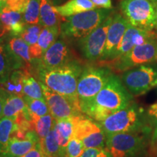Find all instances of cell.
Segmentation results:
<instances>
[{"label":"cell","instance_id":"cell-1","mask_svg":"<svg viewBox=\"0 0 157 157\" xmlns=\"http://www.w3.org/2000/svg\"><path fill=\"white\" fill-rule=\"evenodd\" d=\"M133 102V95L124 87L121 78L113 73L103 89L93 99L80 103V108L84 115L101 122Z\"/></svg>","mask_w":157,"mask_h":157},{"label":"cell","instance_id":"cell-2","mask_svg":"<svg viewBox=\"0 0 157 157\" xmlns=\"http://www.w3.org/2000/svg\"><path fill=\"white\" fill-rule=\"evenodd\" d=\"M83 68L78 60H73L58 68L51 69L36 68L35 70L39 82L80 107L77 84Z\"/></svg>","mask_w":157,"mask_h":157},{"label":"cell","instance_id":"cell-3","mask_svg":"<svg viewBox=\"0 0 157 157\" xmlns=\"http://www.w3.org/2000/svg\"><path fill=\"white\" fill-rule=\"evenodd\" d=\"M153 129L106 135L105 148L111 157H148Z\"/></svg>","mask_w":157,"mask_h":157},{"label":"cell","instance_id":"cell-4","mask_svg":"<svg viewBox=\"0 0 157 157\" xmlns=\"http://www.w3.org/2000/svg\"><path fill=\"white\" fill-rule=\"evenodd\" d=\"M99 123L106 135L138 132L151 128L147 121L146 110L135 101Z\"/></svg>","mask_w":157,"mask_h":157},{"label":"cell","instance_id":"cell-5","mask_svg":"<svg viewBox=\"0 0 157 157\" xmlns=\"http://www.w3.org/2000/svg\"><path fill=\"white\" fill-rule=\"evenodd\" d=\"M113 13V9L96 8L66 17V21L60 23V34L66 38L81 39L97 29Z\"/></svg>","mask_w":157,"mask_h":157},{"label":"cell","instance_id":"cell-6","mask_svg":"<svg viewBox=\"0 0 157 157\" xmlns=\"http://www.w3.org/2000/svg\"><path fill=\"white\" fill-rule=\"evenodd\" d=\"M116 72H124L131 68L142 65L157 63V34L144 44L135 47L124 56L110 60L102 62Z\"/></svg>","mask_w":157,"mask_h":157},{"label":"cell","instance_id":"cell-7","mask_svg":"<svg viewBox=\"0 0 157 157\" xmlns=\"http://www.w3.org/2000/svg\"><path fill=\"white\" fill-rule=\"evenodd\" d=\"M112 74V70L103 64L84 68L77 84L79 103L93 99L103 89Z\"/></svg>","mask_w":157,"mask_h":157},{"label":"cell","instance_id":"cell-8","mask_svg":"<svg viewBox=\"0 0 157 157\" xmlns=\"http://www.w3.org/2000/svg\"><path fill=\"white\" fill-rule=\"evenodd\" d=\"M119 5L122 15L133 26L145 31L155 29L156 6L151 1L122 0Z\"/></svg>","mask_w":157,"mask_h":157},{"label":"cell","instance_id":"cell-9","mask_svg":"<svg viewBox=\"0 0 157 157\" xmlns=\"http://www.w3.org/2000/svg\"><path fill=\"white\" fill-rule=\"evenodd\" d=\"M121 80L133 96L146 93L157 85V64L142 65L123 72Z\"/></svg>","mask_w":157,"mask_h":157},{"label":"cell","instance_id":"cell-10","mask_svg":"<svg viewBox=\"0 0 157 157\" xmlns=\"http://www.w3.org/2000/svg\"><path fill=\"white\" fill-rule=\"evenodd\" d=\"M74 137L82 141L85 149L105 146L106 135L101 124L84 113L76 117Z\"/></svg>","mask_w":157,"mask_h":157},{"label":"cell","instance_id":"cell-11","mask_svg":"<svg viewBox=\"0 0 157 157\" xmlns=\"http://www.w3.org/2000/svg\"><path fill=\"white\" fill-rule=\"evenodd\" d=\"M113 13L103 21L97 29L78 41V47L84 58L90 61L100 60L103 55L109 29L112 22Z\"/></svg>","mask_w":157,"mask_h":157},{"label":"cell","instance_id":"cell-12","mask_svg":"<svg viewBox=\"0 0 157 157\" xmlns=\"http://www.w3.org/2000/svg\"><path fill=\"white\" fill-rule=\"evenodd\" d=\"M42 87L45 101L53 119H62L82 114L81 108L76 105L69 100L39 82Z\"/></svg>","mask_w":157,"mask_h":157},{"label":"cell","instance_id":"cell-13","mask_svg":"<svg viewBox=\"0 0 157 157\" xmlns=\"http://www.w3.org/2000/svg\"><path fill=\"white\" fill-rule=\"evenodd\" d=\"M128 24V21L122 15L113 13L112 22L108 31L105 48L100 59L101 62L110 61L115 59Z\"/></svg>","mask_w":157,"mask_h":157},{"label":"cell","instance_id":"cell-14","mask_svg":"<svg viewBox=\"0 0 157 157\" xmlns=\"http://www.w3.org/2000/svg\"><path fill=\"white\" fill-rule=\"evenodd\" d=\"M73 60L70 48L63 39L57 40L46 52L42 58L35 62L34 69L44 68L51 69L60 67Z\"/></svg>","mask_w":157,"mask_h":157},{"label":"cell","instance_id":"cell-15","mask_svg":"<svg viewBox=\"0 0 157 157\" xmlns=\"http://www.w3.org/2000/svg\"><path fill=\"white\" fill-rule=\"evenodd\" d=\"M156 36V31H154V30H142V29H137L129 23L123 36L120 47L116 55L115 59L124 56L128 53L129 51L132 50L135 47L144 44L149 39Z\"/></svg>","mask_w":157,"mask_h":157},{"label":"cell","instance_id":"cell-16","mask_svg":"<svg viewBox=\"0 0 157 157\" xmlns=\"http://www.w3.org/2000/svg\"><path fill=\"white\" fill-rule=\"evenodd\" d=\"M40 141L35 131H29L24 138L11 135L7 146L6 157H21L28 153Z\"/></svg>","mask_w":157,"mask_h":157},{"label":"cell","instance_id":"cell-17","mask_svg":"<svg viewBox=\"0 0 157 157\" xmlns=\"http://www.w3.org/2000/svg\"><path fill=\"white\" fill-rule=\"evenodd\" d=\"M0 20L3 25V35L9 33L13 37L20 36L26 25L23 13L13 10L7 6L0 13Z\"/></svg>","mask_w":157,"mask_h":157},{"label":"cell","instance_id":"cell-18","mask_svg":"<svg viewBox=\"0 0 157 157\" xmlns=\"http://www.w3.org/2000/svg\"><path fill=\"white\" fill-rule=\"evenodd\" d=\"M75 123L76 117L58 120L54 119L53 129L58 139L59 146L63 153V156L68 143L74 137Z\"/></svg>","mask_w":157,"mask_h":157},{"label":"cell","instance_id":"cell-19","mask_svg":"<svg viewBox=\"0 0 157 157\" xmlns=\"http://www.w3.org/2000/svg\"><path fill=\"white\" fill-rule=\"evenodd\" d=\"M59 34L60 31L49 28L42 29L37 44L30 48L31 56L34 63L42 58L43 54L56 42Z\"/></svg>","mask_w":157,"mask_h":157},{"label":"cell","instance_id":"cell-20","mask_svg":"<svg viewBox=\"0 0 157 157\" xmlns=\"http://www.w3.org/2000/svg\"><path fill=\"white\" fill-rule=\"evenodd\" d=\"M54 8L59 15L66 18L98 7L91 0H68L61 5L54 6Z\"/></svg>","mask_w":157,"mask_h":157},{"label":"cell","instance_id":"cell-21","mask_svg":"<svg viewBox=\"0 0 157 157\" xmlns=\"http://www.w3.org/2000/svg\"><path fill=\"white\" fill-rule=\"evenodd\" d=\"M39 25L42 28L52 29L60 30V18L58 13L56 11L48 0H41L40 15H39Z\"/></svg>","mask_w":157,"mask_h":157},{"label":"cell","instance_id":"cell-22","mask_svg":"<svg viewBox=\"0 0 157 157\" xmlns=\"http://www.w3.org/2000/svg\"><path fill=\"white\" fill-rule=\"evenodd\" d=\"M16 127L15 119L6 117L0 119V157H6L9 140Z\"/></svg>","mask_w":157,"mask_h":157},{"label":"cell","instance_id":"cell-23","mask_svg":"<svg viewBox=\"0 0 157 157\" xmlns=\"http://www.w3.org/2000/svg\"><path fill=\"white\" fill-rule=\"evenodd\" d=\"M26 109L27 105L23 97L10 94L4 106L2 117L16 119V118Z\"/></svg>","mask_w":157,"mask_h":157},{"label":"cell","instance_id":"cell-24","mask_svg":"<svg viewBox=\"0 0 157 157\" xmlns=\"http://www.w3.org/2000/svg\"><path fill=\"white\" fill-rule=\"evenodd\" d=\"M34 129L40 140L44 138L52 129L54 119L50 113L39 117L29 111Z\"/></svg>","mask_w":157,"mask_h":157},{"label":"cell","instance_id":"cell-25","mask_svg":"<svg viewBox=\"0 0 157 157\" xmlns=\"http://www.w3.org/2000/svg\"><path fill=\"white\" fill-rule=\"evenodd\" d=\"M23 84V95L34 99L45 101L40 84L31 76L30 71L27 69H24Z\"/></svg>","mask_w":157,"mask_h":157},{"label":"cell","instance_id":"cell-26","mask_svg":"<svg viewBox=\"0 0 157 157\" xmlns=\"http://www.w3.org/2000/svg\"><path fill=\"white\" fill-rule=\"evenodd\" d=\"M40 143L43 152L47 157H63V153L59 146L53 127L48 135L40 140Z\"/></svg>","mask_w":157,"mask_h":157},{"label":"cell","instance_id":"cell-27","mask_svg":"<svg viewBox=\"0 0 157 157\" xmlns=\"http://www.w3.org/2000/svg\"><path fill=\"white\" fill-rule=\"evenodd\" d=\"M13 61L5 44H0V84H5L14 71Z\"/></svg>","mask_w":157,"mask_h":157},{"label":"cell","instance_id":"cell-28","mask_svg":"<svg viewBox=\"0 0 157 157\" xmlns=\"http://www.w3.org/2000/svg\"><path fill=\"white\" fill-rule=\"evenodd\" d=\"M24 69L15 70L10 76L9 80L5 84V90L10 94L17 95L23 97V78Z\"/></svg>","mask_w":157,"mask_h":157},{"label":"cell","instance_id":"cell-29","mask_svg":"<svg viewBox=\"0 0 157 157\" xmlns=\"http://www.w3.org/2000/svg\"><path fill=\"white\" fill-rule=\"evenodd\" d=\"M41 0H29L23 13L25 25H38L40 15Z\"/></svg>","mask_w":157,"mask_h":157},{"label":"cell","instance_id":"cell-30","mask_svg":"<svg viewBox=\"0 0 157 157\" xmlns=\"http://www.w3.org/2000/svg\"><path fill=\"white\" fill-rule=\"evenodd\" d=\"M23 98L30 112L39 116V117L50 113V109H49L48 104L45 101L34 99V98H29L26 95L23 96Z\"/></svg>","mask_w":157,"mask_h":157},{"label":"cell","instance_id":"cell-31","mask_svg":"<svg viewBox=\"0 0 157 157\" xmlns=\"http://www.w3.org/2000/svg\"><path fill=\"white\" fill-rule=\"evenodd\" d=\"M42 28L39 25H26L24 31L19 37H21L30 48H32L37 44Z\"/></svg>","mask_w":157,"mask_h":157},{"label":"cell","instance_id":"cell-32","mask_svg":"<svg viewBox=\"0 0 157 157\" xmlns=\"http://www.w3.org/2000/svg\"><path fill=\"white\" fill-rule=\"evenodd\" d=\"M85 148L80 140L73 137L68 143L63 157H81Z\"/></svg>","mask_w":157,"mask_h":157},{"label":"cell","instance_id":"cell-33","mask_svg":"<svg viewBox=\"0 0 157 157\" xmlns=\"http://www.w3.org/2000/svg\"><path fill=\"white\" fill-rule=\"evenodd\" d=\"M146 119L148 123L151 128L154 129L157 127V102L151 105L146 110Z\"/></svg>","mask_w":157,"mask_h":157},{"label":"cell","instance_id":"cell-34","mask_svg":"<svg viewBox=\"0 0 157 157\" xmlns=\"http://www.w3.org/2000/svg\"><path fill=\"white\" fill-rule=\"evenodd\" d=\"M81 157H111L105 148H92L85 149Z\"/></svg>","mask_w":157,"mask_h":157},{"label":"cell","instance_id":"cell-35","mask_svg":"<svg viewBox=\"0 0 157 157\" xmlns=\"http://www.w3.org/2000/svg\"><path fill=\"white\" fill-rule=\"evenodd\" d=\"M29 0H6L7 2V7L13 10L24 13L25 7Z\"/></svg>","mask_w":157,"mask_h":157},{"label":"cell","instance_id":"cell-36","mask_svg":"<svg viewBox=\"0 0 157 157\" xmlns=\"http://www.w3.org/2000/svg\"><path fill=\"white\" fill-rule=\"evenodd\" d=\"M44 152H43L40 141H39V143H36V146H35L34 148L21 157H44Z\"/></svg>","mask_w":157,"mask_h":157},{"label":"cell","instance_id":"cell-37","mask_svg":"<svg viewBox=\"0 0 157 157\" xmlns=\"http://www.w3.org/2000/svg\"><path fill=\"white\" fill-rule=\"evenodd\" d=\"M150 151L151 155L157 154V127L153 129L151 135Z\"/></svg>","mask_w":157,"mask_h":157},{"label":"cell","instance_id":"cell-38","mask_svg":"<svg viewBox=\"0 0 157 157\" xmlns=\"http://www.w3.org/2000/svg\"><path fill=\"white\" fill-rule=\"evenodd\" d=\"M9 95L10 93L4 88H0V119L2 118L4 106Z\"/></svg>","mask_w":157,"mask_h":157},{"label":"cell","instance_id":"cell-39","mask_svg":"<svg viewBox=\"0 0 157 157\" xmlns=\"http://www.w3.org/2000/svg\"><path fill=\"white\" fill-rule=\"evenodd\" d=\"M98 8L112 9L111 0H91Z\"/></svg>","mask_w":157,"mask_h":157},{"label":"cell","instance_id":"cell-40","mask_svg":"<svg viewBox=\"0 0 157 157\" xmlns=\"http://www.w3.org/2000/svg\"><path fill=\"white\" fill-rule=\"evenodd\" d=\"M52 6H59L63 5V3L64 2H66V0H48Z\"/></svg>","mask_w":157,"mask_h":157},{"label":"cell","instance_id":"cell-41","mask_svg":"<svg viewBox=\"0 0 157 157\" xmlns=\"http://www.w3.org/2000/svg\"><path fill=\"white\" fill-rule=\"evenodd\" d=\"M7 6V2L6 0H0V13L2 11V10Z\"/></svg>","mask_w":157,"mask_h":157},{"label":"cell","instance_id":"cell-42","mask_svg":"<svg viewBox=\"0 0 157 157\" xmlns=\"http://www.w3.org/2000/svg\"><path fill=\"white\" fill-rule=\"evenodd\" d=\"M3 36V25L2 23L1 20H0V36Z\"/></svg>","mask_w":157,"mask_h":157},{"label":"cell","instance_id":"cell-43","mask_svg":"<svg viewBox=\"0 0 157 157\" xmlns=\"http://www.w3.org/2000/svg\"><path fill=\"white\" fill-rule=\"evenodd\" d=\"M155 29H157V6L156 7V15H155Z\"/></svg>","mask_w":157,"mask_h":157},{"label":"cell","instance_id":"cell-44","mask_svg":"<svg viewBox=\"0 0 157 157\" xmlns=\"http://www.w3.org/2000/svg\"><path fill=\"white\" fill-rule=\"evenodd\" d=\"M149 1H151V2L154 3L155 5L157 6V0H149Z\"/></svg>","mask_w":157,"mask_h":157},{"label":"cell","instance_id":"cell-45","mask_svg":"<svg viewBox=\"0 0 157 157\" xmlns=\"http://www.w3.org/2000/svg\"><path fill=\"white\" fill-rule=\"evenodd\" d=\"M156 34H157V29H156Z\"/></svg>","mask_w":157,"mask_h":157},{"label":"cell","instance_id":"cell-46","mask_svg":"<svg viewBox=\"0 0 157 157\" xmlns=\"http://www.w3.org/2000/svg\"><path fill=\"white\" fill-rule=\"evenodd\" d=\"M44 157H47V156H45V155H44Z\"/></svg>","mask_w":157,"mask_h":157}]
</instances>
